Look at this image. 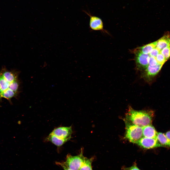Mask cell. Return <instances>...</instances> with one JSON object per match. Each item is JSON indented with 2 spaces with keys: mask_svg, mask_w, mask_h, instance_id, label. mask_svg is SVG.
<instances>
[{
  "mask_svg": "<svg viewBox=\"0 0 170 170\" xmlns=\"http://www.w3.org/2000/svg\"><path fill=\"white\" fill-rule=\"evenodd\" d=\"M154 113L152 110H137L129 107L125 119L135 125L143 127L151 124Z\"/></svg>",
  "mask_w": 170,
  "mask_h": 170,
  "instance_id": "1",
  "label": "cell"
},
{
  "mask_svg": "<svg viewBox=\"0 0 170 170\" xmlns=\"http://www.w3.org/2000/svg\"><path fill=\"white\" fill-rule=\"evenodd\" d=\"M124 121L126 126L125 138L130 142L136 144L143 137V127L134 124L125 119Z\"/></svg>",
  "mask_w": 170,
  "mask_h": 170,
  "instance_id": "2",
  "label": "cell"
},
{
  "mask_svg": "<svg viewBox=\"0 0 170 170\" xmlns=\"http://www.w3.org/2000/svg\"><path fill=\"white\" fill-rule=\"evenodd\" d=\"M86 157L83 155L82 149L79 155L73 156L67 155L66 161L63 162L67 166L72 170H79L84 163Z\"/></svg>",
  "mask_w": 170,
  "mask_h": 170,
  "instance_id": "3",
  "label": "cell"
},
{
  "mask_svg": "<svg viewBox=\"0 0 170 170\" xmlns=\"http://www.w3.org/2000/svg\"><path fill=\"white\" fill-rule=\"evenodd\" d=\"M134 53L137 68L140 70H145L149 65V55L144 54L137 49L134 51Z\"/></svg>",
  "mask_w": 170,
  "mask_h": 170,
  "instance_id": "4",
  "label": "cell"
},
{
  "mask_svg": "<svg viewBox=\"0 0 170 170\" xmlns=\"http://www.w3.org/2000/svg\"><path fill=\"white\" fill-rule=\"evenodd\" d=\"M83 11L89 17V26L91 29L95 31H100L103 32H106L104 29L103 22L100 18L92 15L89 12L84 10Z\"/></svg>",
  "mask_w": 170,
  "mask_h": 170,
  "instance_id": "5",
  "label": "cell"
},
{
  "mask_svg": "<svg viewBox=\"0 0 170 170\" xmlns=\"http://www.w3.org/2000/svg\"><path fill=\"white\" fill-rule=\"evenodd\" d=\"M136 144L141 147L146 149L163 147L159 142L157 138H149L143 137Z\"/></svg>",
  "mask_w": 170,
  "mask_h": 170,
  "instance_id": "6",
  "label": "cell"
},
{
  "mask_svg": "<svg viewBox=\"0 0 170 170\" xmlns=\"http://www.w3.org/2000/svg\"><path fill=\"white\" fill-rule=\"evenodd\" d=\"M72 132V126L60 127L55 128L51 133L63 139L71 138Z\"/></svg>",
  "mask_w": 170,
  "mask_h": 170,
  "instance_id": "7",
  "label": "cell"
},
{
  "mask_svg": "<svg viewBox=\"0 0 170 170\" xmlns=\"http://www.w3.org/2000/svg\"><path fill=\"white\" fill-rule=\"evenodd\" d=\"M162 65L163 64L158 63L156 66H154L149 65L144 70V77L147 78L155 76L160 70Z\"/></svg>",
  "mask_w": 170,
  "mask_h": 170,
  "instance_id": "8",
  "label": "cell"
},
{
  "mask_svg": "<svg viewBox=\"0 0 170 170\" xmlns=\"http://www.w3.org/2000/svg\"><path fill=\"white\" fill-rule=\"evenodd\" d=\"M143 137L149 138H157V132L151 124L142 128Z\"/></svg>",
  "mask_w": 170,
  "mask_h": 170,
  "instance_id": "9",
  "label": "cell"
},
{
  "mask_svg": "<svg viewBox=\"0 0 170 170\" xmlns=\"http://www.w3.org/2000/svg\"><path fill=\"white\" fill-rule=\"evenodd\" d=\"M70 139H62L51 133L46 138L45 140L50 142L57 147H59L69 140Z\"/></svg>",
  "mask_w": 170,
  "mask_h": 170,
  "instance_id": "10",
  "label": "cell"
},
{
  "mask_svg": "<svg viewBox=\"0 0 170 170\" xmlns=\"http://www.w3.org/2000/svg\"><path fill=\"white\" fill-rule=\"evenodd\" d=\"M157 41L156 47L161 51L170 44V35H166Z\"/></svg>",
  "mask_w": 170,
  "mask_h": 170,
  "instance_id": "11",
  "label": "cell"
},
{
  "mask_svg": "<svg viewBox=\"0 0 170 170\" xmlns=\"http://www.w3.org/2000/svg\"><path fill=\"white\" fill-rule=\"evenodd\" d=\"M157 41L149 43L136 49L142 53L145 54L150 53L156 47Z\"/></svg>",
  "mask_w": 170,
  "mask_h": 170,
  "instance_id": "12",
  "label": "cell"
},
{
  "mask_svg": "<svg viewBox=\"0 0 170 170\" xmlns=\"http://www.w3.org/2000/svg\"><path fill=\"white\" fill-rule=\"evenodd\" d=\"M157 139L163 147L170 148V141L165 134L162 132L157 133Z\"/></svg>",
  "mask_w": 170,
  "mask_h": 170,
  "instance_id": "13",
  "label": "cell"
},
{
  "mask_svg": "<svg viewBox=\"0 0 170 170\" xmlns=\"http://www.w3.org/2000/svg\"><path fill=\"white\" fill-rule=\"evenodd\" d=\"M94 159L93 157L89 158L86 157L84 163L79 170H93L92 163Z\"/></svg>",
  "mask_w": 170,
  "mask_h": 170,
  "instance_id": "14",
  "label": "cell"
},
{
  "mask_svg": "<svg viewBox=\"0 0 170 170\" xmlns=\"http://www.w3.org/2000/svg\"><path fill=\"white\" fill-rule=\"evenodd\" d=\"M1 75L3 77L10 83L17 80L16 76L13 73L9 72H4Z\"/></svg>",
  "mask_w": 170,
  "mask_h": 170,
  "instance_id": "15",
  "label": "cell"
},
{
  "mask_svg": "<svg viewBox=\"0 0 170 170\" xmlns=\"http://www.w3.org/2000/svg\"><path fill=\"white\" fill-rule=\"evenodd\" d=\"M10 83L0 75V93L9 88Z\"/></svg>",
  "mask_w": 170,
  "mask_h": 170,
  "instance_id": "16",
  "label": "cell"
},
{
  "mask_svg": "<svg viewBox=\"0 0 170 170\" xmlns=\"http://www.w3.org/2000/svg\"><path fill=\"white\" fill-rule=\"evenodd\" d=\"M16 93L9 88L0 93V98L10 99L14 96Z\"/></svg>",
  "mask_w": 170,
  "mask_h": 170,
  "instance_id": "17",
  "label": "cell"
},
{
  "mask_svg": "<svg viewBox=\"0 0 170 170\" xmlns=\"http://www.w3.org/2000/svg\"><path fill=\"white\" fill-rule=\"evenodd\" d=\"M160 53L164 56L166 60H168L170 57V44L161 50Z\"/></svg>",
  "mask_w": 170,
  "mask_h": 170,
  "instance_id": "18",
  "label": "cell"
},
{
  "mask_svg": "<svg viewBox=\"0 0 170 170\" xmlns=\"http://www.w3.org/2000/svg\"><path fill=\"white\" fill-rule=\"evenodd\" d=\"M19 87V84L17 80L10 83L9 88L15 93L17 92Z\"/></svg>",
  "mask_w": 170,
  "mask_h": 170,
  "instance_id": "19",
  "label": "cell"
},
{
  "mask_svg": "<svg viewBox=\"0 0 170 170\" xmlns=\"http://www.w3.org/2000/svg\"><path fill=\"white\" fill-rule=\"evenodd\" d=\"M156 58L158 63L163 65L166 60L164 56L160 53L157 55Z\"/></svg>",
  "mask_w": 170,
  "mask_h": 170,
  "instance_id": "20",
  "label": "cell"
},
{
  "mask_svg": "<svg viewBox=\"0 0 170 170\" xmlns=\"http://www.w3.org/2000/svg\"><path fill=\"white\" fill-rule=\"evenodd\" d=\"M158 63L155 57L152 56H150L149 57V65L152 66H156Z\"/></svg>",
  "mask_w": 170,
  "mask_h": 170,
  "instance_id": "21",
  "label": "cell"
},
{
  "mask_svg": "<svg viewBox=\"0 0 170 170\" xmlns=\"http://www.w3.org/2000/svg\"><path fill=\"white\" fill-rule=\"evenodd\" d=\"M160 52V51L156 47L149 53V55L154 57H156L157 55Z\"/></svg>",
  "mask_w": 170,
  "mask_h": 170,
  "instance_id": "22",
  "label": "cell"
},
{
  "mask_svg": "<svg viewBox=\"0 0 170 170\" xmlns=\"http://www.w3.org/2000/svg\"><path fill=\"white\" fill-rule=\"evenodd\" d=\"M56 164L61 167L64 170H72L65 165L63 162H56Z\"/></svg>",
  "mask_w": 170,
  "mask_h": 170,
  "instance_id": "23",
  "label": "cell"
},
{
  "mask_svg": "<svg viewBox=\"0 0 170 170\" xmlns=\"http://www.w3.org/2000/svg\"><path fill=\"white\" fill-rule=\"evenodd\" d=\"M123 168L124 170H140L136 164H134L132 166L129 167H124Z\"/></svg>",
  "mask_w": 170,
  "mask_h": 170,
  "instance_id": "24",
  "label": "cell"
},
{
  "mask_svg": "<svg viewBox=\"0 0 170 170\" xmlns=\"http://www.w3.org/2000/svg\"><path fill=\"white\" fill-rule=\"evenodd\" d=\"M165 134L170 141V131L167 132Z\"/></svg>",
  "mask_w": 170,
  "mask_h": 170,
  "instance_id": "25",
  "label": "cell"
}]
</instances>
